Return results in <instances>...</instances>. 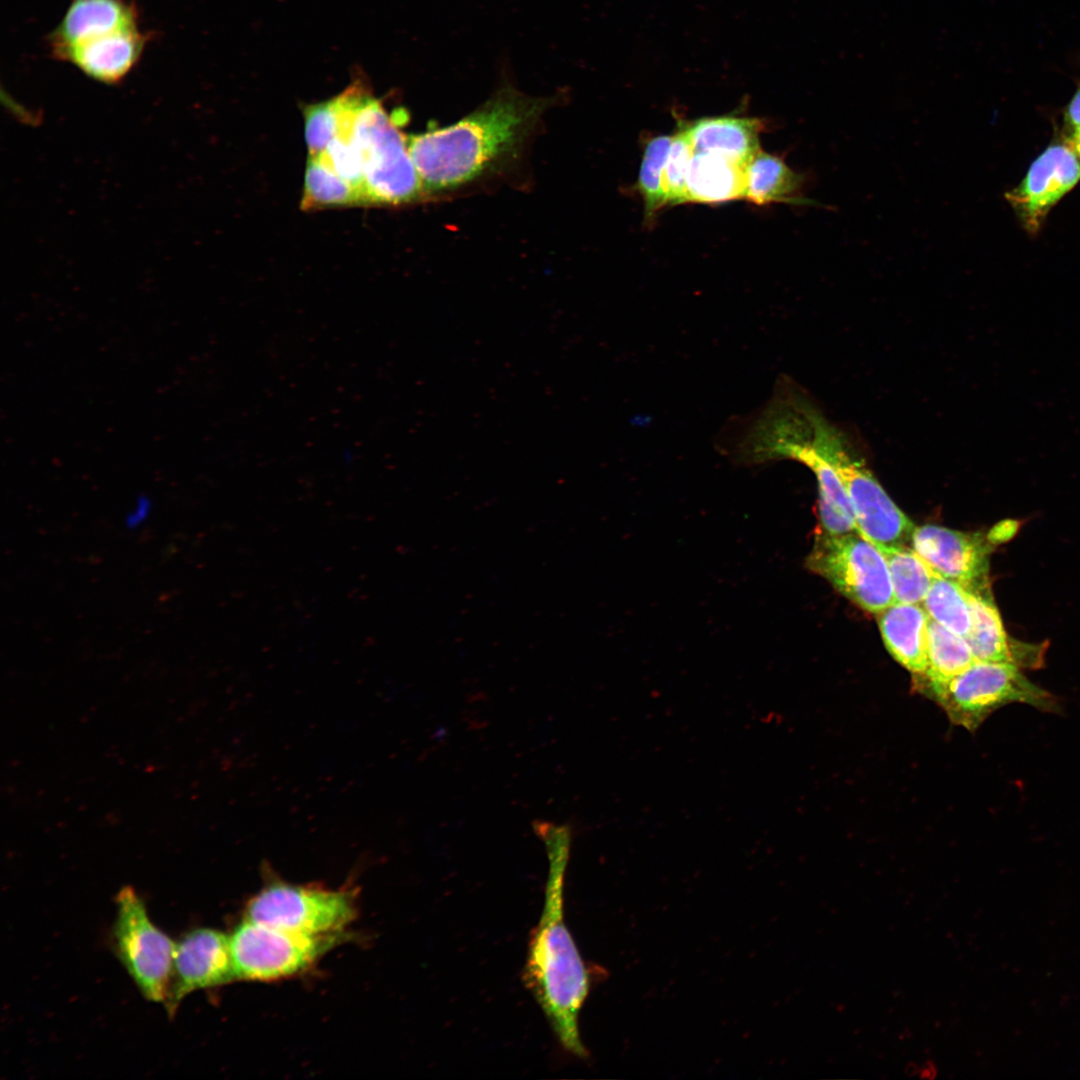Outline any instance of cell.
Masks as SVG:
<instances>
[{
	"label": "cell",
	"instance_id": "obj_1",
	"mask_svg": "<svg viewBox=\"0 0 1080 1080\" xmlns=\"http://www.w3.org/2000/svg\"><path fill=\"white\" fill-rule=\"evenodd\" d=\"M552 102L503 87L457 122L407 136L424 192L455 190L515 158Z\"/></svg>",
	"mask_w": 1080,
	"mask_h": 1080
},
{
	"label": "cell",
	"instance_id": "obj_2",
	"mask_svg": "<svg viewBox=\"0 0 1080 1080\" xmlns=\"http://www.w3.org/2000/svg\"><path fill=\"white\" fill-rule=\"evenodd\" d=\"M534 832L545 845L549 872L543 911L529 942L524 978L561 1045L570 1053L585 1057L578 1016L588 994L589 980L565 925L563 909L572 829L568 824L540 820Z\"/></svg>",
	"mask_w": 1080,
	"mask_h": 1080
},
{
	"label": "cell",
	"instance_id": "obj_3",
	"mask_svg": "<svg viewBox=\"0 0 1080 1080\" xmlns=\"http://www.w3.org/2000/svg\"><path fill=\"white\" fill-rule=\"evenodd\" d=\"M826 417L800 391L773 400L752 427L750 449L759 458H791L816 476L823 531L830 535L858 532L846 491L821 445Z\"/></svg>",
	"mask_w": 1080,
	"mask_h": 1080
},
{
	"label": "cell",
	"instance_id": "obj_4",
	"mask_svg": "<svg viewBox=\"0 0 1080 1080\" xmlns=\"http://www.w3.org/2000/svg\"><path fill=\"white\" fill-rule=\"evenodd\" d=\"M405 117L401 109L389 113L366 82L344 110L337 137L348 139L360 156L366 205L401 206L425 194L399 128Z\"/></svg>",
	"mask_w": 1080,
	"mask_h": 1080
},
{
	"label": "cell",
	"instance_id": "obj_5",
	"mask_svg": "<svg viewBox=\"0 0 1080 1080\" xmlns=\"http://www.w3.org/2000/svg\"><path fill=\"white\" fill-rule=\"evenodd\" d=\"M912 679L915 691L938 704L953 724L971 732L993 712L1012 703L1047 713L1061 711L1055 695L1031 682L1021 668L1010 663L975 660L946 680Z\"/></svg>",
	"mask_w": 1080,
	"mask_h": 1080
},
{
	"label": "cell",
	"instance_id": "obj_6",
	"mask_svg": "<svg viewBox=\"0 0 1080 1080\" xmlns=\"http://www.w3.org/2000/svg\"><path fill=\"white\" fill-rule=\"evenodd\" d=\"M821 445L846 491L859 533L876 547L910 544L914 524L854 455L844 434L828 419L822 426Z\"/></svg>",
	"mask_w": 1080,
	"mask_h": 1080
},
{
	"label": "cell",
	"instance_id": "obj_7",
	"mask_svg": "<svg viewBox=\"0 0 1080 1080\" xmlns=\"http://www.w3.org/2000/svg\"><path fill=\"white\" fill-rule=\"evenodd\" d=\"M808 566L865 611L877 615L895 603L884 556L858 532L817 535Z\"/></svg>",
	"mask_w": 1080,
	"mask_h": 1080
},
{
	"label": "cell",
	"instance_id": "obj_8",
	"mask_svg": "<svg viewBox=\"0 0 1080 1080\" xmlns=\"http://www.w3.org/2000/svg\"><path fill=\"white\" fill-rule=\"evenodd\" d=\"M112 929L115 952L142 995L149 1001L167 1000L176 943L156 927L136 891L123 887L116 897Z\"/></svg>",
	"mask_w": 1080,
	"mask_h": 1080
},
{
	"label": "cell",
	"instance_id": "obj_9",
	"mask_svg": "<svg viewBox=\"0 0 1080 1080\" xmlns=\"http://www.w3.org/2000/svg\"><path fill=\"white\" fill-rule=\"evenodd\" d=\"M357 913L355 895L346 889L272 883L248 903L246 919L299 934H338Z\"/></svg>",
	"mask_w": 1080,
	"mask_h": 1080
},
{
	"label": "cell",
	"instance_id": "obj_10",
	"mask_svg": "<svg viewBox=\"0 0 1080 1080\" xmlns=\"http://www.w3.org/2000/svg\"><path fill=\"white\" fill-rule=\"evenodd\" d=\"M337 936L299 934L245 919L229 936L236 978L272 981L294 976L327 952Z\"/></svg>",
	"mask_w": 1080,
	"mask_h": 1080
},
{
	"label": "cell",
	"instance_id": "obj_11",
	"mask_svg": "<svg viewBox=\"0 0 1080 1080\" xmlns=\"http://www.w3.org/2000/svg\"><path fill=\"white\" fill-rule=\"evenodd\" d=\"M1002 542L995 527L983 533L923 525L915 526L910 544L936 573L969 592L992 595L989 559L995 547Z\"/></svg>",
	"mask_w": 1080,
	"mask_h": 1080
},
{
	"label": "cell",
	"instance_id": "obj_12",
	"mask_svg": "<svg viewBox=\"0 0 1080 1080\" xmlns=\"http://www.w3.org/2000/svg\"><path fill=\"white\" fill-rule=\"evenodd\" d=\"M235 979L229 936L212 928L189 931L176 943L165 1002L169 1016L174 1015L182 999L189 993L227 984Z\"/></svg>",
	"mask_w": 1080,
	"mask_h": 1080
},
{
	"label": "cell",
	"instance_id": "obj_13",
	"mask_svg": "<svg viewBox=\"0 0 1080 1080\" xmlns=\"http://www.w3.org/2000/svg\"><path fill=\"white\" fill-rule=\"evenodd\" d=\"M1080 180V158L1066 144L1054 143L1031 164L1023 181L1006 194L1026 230L1032 234L1050 209Z\"/></svg>",
	"mask_w": 1080,
	"mask_h": 1080
},
{
	"label": "cell",
	"instance_id": "obj_14",
	"mask_svg": "<svg viewBox=\"0 0 1080 1080\" xmlns=\"http://www.w3.org/2000/svg\"><path fill=\"white\" fill-rule=\"evenodd\" d=\"M150 35L140 28L120 30L74 45L56 59L77 67L87 77L114 85L141 60Z\"/></svg>",
	"mask_w": 1080,
	"mask_h": 1080
},
{
	"label": "cell",
	"instance_id": "obj_15",
	"mask_svg": "<svg viewBox=\"0 0 1080 1080\" xmlns=\"http://www.w3.org/2000/svg\"><path fill=\"white\" fill-rule=\"evenodd\" d=\"M971 629L965 637L976 660L1005 662L1021 669L1040 668L1044 664L1046 646L1010 639L992 595L966 590Z\"/></svg>",
	"mask_w": 1080,
	"mask_h": 1080
},
{
	"label": "cell",
	"instance_id": "obj_16",
	"mask_svg": "<svg viewBox=\"0 0 1080 1080\" xmlns=\"http://www.w3.org/2000/svg\"><path fill=\"white\" fill-rule=\"evenodd\" d=\"M139 27V12L130 0H71L48 35L51 55L112 32Z\"/></svg>",
	"mask_w": 1080,
	"mask_h": 1080
},
{
	"label": "cell",
	"instance_id": "obj_17",
	"mask_svg": "<svg viewBox=\"0 0 1080 1080\" xmlns=\"http://www.w3.org/2000/svg\"><path fill=\"white\" fill-rule=\"evenodd\" d=\"M683 125L693 152L721 154L745 166L761 149L759 136L764 124L757 118L732 113L703 117Z\"/></svg>",
	"mask_w": 1080,
	"mask_h": 1080
},
{
	"label": "cell",
	"instance_id": "obj_18",
	"mask_svg": "<svg viewBox=\"0 0 1080 1080\" xmlns=\"http://www.w3.org/2000/svg\"><path fill=\"white\" fill-rule=\"evenodd\" d=\"M928 619L920 604L895 602L877 614L888 652L913 675L928 665Z\"/></svg>",
	"mask_w": 1080,
	"mask_h": 1080
},
{
	"label": "cell",
	"instance_id": "obj_19",
	"mask_svg": "<svg viewBox=\"0 0 1080 1080\" xmlns=\"http://www.w3.org/2000/svg\"><path fill=\"white\" fill-rule=\"evenodd\" d=\"M804 178L778 155L759 149L744 167L743 198L758 205L790 203L817 205L801 196Z\"/></svg>",
	"mask_w": 1080,
	"mask_h": 1080
},
{
	"label": "cell",
	"instance_id": "obj_20",
	"mask_svg": "<svg viewBox=\"0 0 1080 1080\" xmlns=\"http://www.w3.org/2000/svg\"><path fill=\"white\" fill-rule=\"evenodd\" d=\"M744 165L712 152H693L687 175L688 202L719 204L743 198Z\"/></svg>",
	"mask_w": 1080,
	"mask_h": 1080
},
{
	"label": "cell",
	"instance_id": "obj_21",
	"mask_svg": "<svg viewBox=\"0 0 1080 1080\" xmlns=\"http://www.w3.org/2000/svg\"><path fill=\"white\" fill-rule=\"evenodd\" d=\"M877 548L886 560L895 602L923 603L936 572L911 547Z\"/></svg>",
	"mask_w": 1080,
	"mask_h": 1080
},
{
	"label": "cell",
	"instance_id": "obj_22",
	"mask_svg": "<svg viewBox=\"0 0 1080 1080\" xmlns=\"http://www.w3.org/2000/svg\"><path fill=\"white\" fill-rule=\"evenodd\" d=\"M928 665L913 678L925 681L949 679L968 668L976 659L965 638L928 619Z\"/></svg>",
	"mask_w": 1080,
	"mask_h": 1080
},
{
	"label": "cell",
	"instance_id": "obj_23",
	"mask_svg": "<svg viewBox=\"0 0 1080 1080\" xmlns=\"http://www.w3.org/2000/svg\"><path fill=\"white\" fill-rule=\"evenodd\" d=\"M365 205L361 192L334 173L318 158L309 156L306 163L301 209Z\"/></svg>",
	"mask_w": 1080,
	"mask_h": 1080
},
{
	"label": "cell",
	"instance_id": "obj_24",
	"mask_svg": "<svg viewBox=\"0 0 1080 1080\" xmlns=\"http://www.w3.org/2000/svg\"><path fill=\"white\" fill-rule=\"evenodd\" d=\"M927 615L965 638L971 629V612L966 590L958 583L935 573L923 601Z\"/></svg>",
	"mask_w": 1080,
	"mask_h": 1080
},
{
	"label": "cell",
	"instance_id": "obj_25",
	"mask_svg": "<svg viewBox=\"0 0 1080 1080\" xmlns=\"http://www.w3.org/2000/svg\"><path fill=\"white\" fill-rule=\"evenodd\" d=\"M672 137L655 136L645 144L636 187L644 202L647 222L666 205L664 166Z\"/></svg>",
	"mask_w": 1080,
	"mask_h": 1080
},
{
	"label": "cell",
	"instance_id": "obj_26",
	"mask_svg": "<svg viewBox=\"0 0 1080 1080\" xmlns=\"http://www.w3.org/2000/svg\"><path fill=\"white\" fill-rule=\"evenodd\" d=\"M303 114L309 156H317L338 136L341 119L340 96L306 105Z\"/></svg>",
	"mask_w": 1080,
	"mask_h": 1080
},
{
	"label": "cell",
	"instance_id": "obj_27",
	"mask_svg": "<svg viewBox=\"0 0 1080 1080\" xmlns=\"http://www.w3.org/2000/svg\"><path fill=\"white\" fill-rule=\"evenodd\" d=\"M693 148L682 122L673 134L664 166L666 205L688 202L687 175Z\"/></svg>",
	"mask_w": 1080,
	"mask_h": 1080
},
{
	"label": "cell",
	"instance_id": "obj_28",
	"mask_svg": "<svg viewBox=\"0 0 1080 1080\" xmlns=\"http://www.w3.org/2000/svg\"><path fill=\"white\" fill-rule=\"evenodd\" d=\"M1064 118L1068 128L1067 144L1080 158V86L1067 105Z\"/></svg>",
	"mask_w": 1080,
	"mask_h": 1080
},
{
	"label": "cell",
	"instance_id": "obj_29",
	"mask_svg": "<svg viewBox=\"0 0 1080 1080\" xmlns=\"http://www.w3.org/2000/svg\"><path fill=\"white\" fill-rule=\"evenodd\" d=\"M916 1075L921 1079H935L938 1075V1067L934 1061L926 1060L918 1066Z\"/></svg>",
	"mask_w": 1080,
	"mask_h": 1080
}]
</instances>
